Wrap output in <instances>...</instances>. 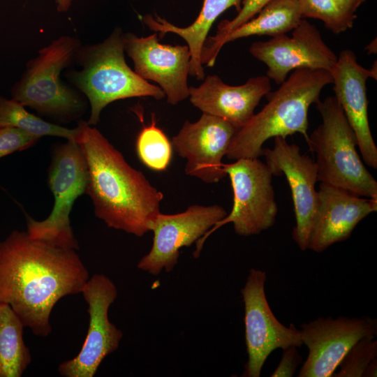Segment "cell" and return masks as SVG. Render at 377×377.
Wrapping results in <instances>:
<instances>
[{"mask_svg": "<svg viewBox=\"0 0 377 377\" xmlns=\"http://www.w3.org/2000/svg\"><path fill=\"white\" fill-rule=\"evenodd\" d=\"M309 350L298 377H331L350 348L366 337H376L377 320L368 316L318 318L301 325Z\"/></svg>", "mask_w": 377, "mask_h": 377, "instance_id": "obj_12", "label": "cell"}, {"mask_svg": "<svg viewBox=\"0 0 377 377\" xmlns=\"http://www.w3.org/2000/svg\"><path fill=\"white\" fill-rule=\"evenodd\" d=\"M225 119L207 113L185 121L171 142L172 149L186 159L184 172L207 184L216 183L227 175L222 159L237 131Z\"/></svg>", "mask_w": 377, "mask_h": 377, "instance_id": "obj_15", "label": "cell"}, {"mask_svg": "<svg viewBox=\"0 0 377 377\" xmlns=\"http://www.w3.org/2000/svg\"><path fill=\"white\" fill-rule=\"evenodd\" d=\"M272 0H242V7L237 15L230 20L221 21L217 27V32L213 36L207 37L211 40H217L232 29L254 17L256 15Z\"/></svg>", "mask_w": 377, "mask_h": 377, "instance_id": "obj_28", "label": "cell"}, {"mask_svg": "<svg viewBox=\"0 0 377 377\" xmlns=\"http://www.w3.org/2000/svg\"><path fill=\"white\" fill-rule=\"evenodd\" d=\"M87 165L75 140L56 145L48 168L47 184L54 198L50 215L36 221L27 215V233L34 239L67 249H79L70 221V214L78 197L85 193Z\"/></svg>", "mask_w": 377, "mask_h": 377, "instance_id": "obj_7", "label": "cell"}, {"mask_svg": "<svg viewBox=\"0 0 377 377\" xmlns=\"http://www.w3.org/2000/svg\"><path fill=\"white\" fill-rule=\"evenodd\" d=\"M223 170L231 182L232 207L195 242L194 258L200 256L207 238L226 223H232L235 233L244 237L258 235L275 223L278 207L272 184L273 174L267 164L258 158H245L223 163Z\"/></svg>", "mask_w": 377, "mask_h": 377, "instance_id": "obj_8", "label": "cell"}, {"mask_svg": "<svg viewBox=\"0 0 377 377\" xmlns=\"http://www.w3.org/2000/svg\"><path fill=\"white\" fill-rule=\"evenodd\" d=\"M79 40L64 36L40 49L11 91L12 99L39 113L73 119L83 112L81 98L60 79L62 70L77 56Z\"/></svg>", "mask_w": 377, "mask_h": 377, "instance_id": "obj_6", "label": "cell"}, {"mask_svg": "<svg viewBox=\"0 0 377 377\" xmlns=\"http://www.w3.org/2000/svg\"><path fill=\"white\" fill-rule=\"evenodd\" d=\"M81 293L88 305V331L78 354L59 365L58 372L64 377H93L102 361L118 348L123 337L108 318L109 308L118 294L113 281L103 274H95Z\"/></svg>", "mask_w": 377, "mask_h": 377, "instance_id": "obj_10", "label": "cell"}, {"mask_svg": "<svg viewBox=\"0 0 377 377\" xmlns=\"http://www.w3.org/2000/svg\"><path fill=\"white\" fill-rule=\"evenodd\" d=\"M226 215V209L219 205H192L174 214L160 212L151 229V249L137 267L154 276L162 270L172 272L178 263L180 249L196 242Z\"/></svg>", "mask_w": 377, "mask_h": 377, "instance_id": "obj_11", "label": "cell"}, {"mask_svg": "<svg viewBox=\"0 0 377 377\" xmlns=\"http://www.w3.org/2000/svg\"><path fill=\"white\" fill-rule=\"evenodd\" d=\"M376 61L371 68L360 65L354 52L342 50L330 71L333 90L343 113L353 130L358 149L364 162L377 168V147L371 135L369 118L366 82L369 77L376 80Z\"/></svg>", "mask_w": 377, "mask_h": 377, "instance_id": "obj_17", "label": "cell"}, {"mask_svg": "<svg viewBox=\"0 0 377 377\" xmlns=\"http://www.w3.org/2000/svg\"><path fill=\"white\" fill-rule=\"evenodd\" d=\"M40 138L16 127L0 126V158L24 150L36 144Z\"/></svg>", "mask_w": 377, "mask_h": 377, "instance_id": "obj_27", "label": "cell"}, {"mask_svg": "<svg viewBox=\"0 0 377 377\" xmlns=\"http://www.w3.org/2000/svg\"><path fill=\"white\" fill-rule=\"evenodd\" d=\"M157 36V32L145 37L125 34L124 51L133 62L134 71L156 82L167 102L176 105L189 96L190 50L187 45L161 44Z\"/></svg>", "mask_w": 377, "mask_h": 377, "instance_id": "obj_16", "label": "cell"}, {"mask_svg": "<svg viewBox=\"0 0 377 377\" xmlns=\"http://www.w3.org/2000/svg\"><path fill=\"white\" fill-rule=\"evenodd\" d=\"M377 359L374 360L366 369L363 377H376L377 375Z\"/></svg>", "mask_w": 377, "mask_h": 377, "instance_id": "obj_31", "label": "cell"}, {"mask_svg": "<svg viewBox=\"0 0 377 377\" xmlns=\"http://www.w3.org/2000/svg\"><path fill=\"white\" fill-rule=\"evenodd\" d=\"M302 18L320 20L334 34H339L353 27L356 15L342 11L333 0H299Z\"/></svg>", "mask_w": 377, "mask_h": 377, "instance_id": "obj_25", "label": "cell"}, {"mask_svg": "<svg viewBox=\"0 0 377 377\" xmlns=\"http://www.w3.org/2000/svg\"><path fill=\"white\" fill-rule=\"evenodd\" d=\"M77 56L82 68L72 74V82L87 97L90 117L87 123L95 126L101 112L113 101L134 98L165 97L158 86L140 77L126 64L124 34L116 29L103 42L80 48Z\"/></svg>", "mask_w": 377, "mask_h": 377, "instance_id": "obj_5", "label": "cell"}, {"mask_svg": "<svg viewBox=\"0 0 377 377\" xmlns=\"http://www.w3.org/2000/svg\"><path fill=\"white\" fill-rule=\"evenodd\" d=\"M136 151L141 162L153 170H165L171 161V142L156 126L154 115L151 124L144 126L137 137Z\"/></svg>", "mask_w": 377, "mask_h": 377, "instance_id": "obj_24", "label": "cell"}, {"mask_svg": "<svg viewBox=\"0 0 377 377\" xmlns=\"http://www.w3.org/2000/svg\"><path fill=\"white\" fill-rule=\"evenodd\" d=\"M266 75L249 78L244 84L231 86L216 75H209L198 87H189V101L193 106L230 123L237 129L253 116L261 98L271 91Z\"/></svg>", "mask_w": 377, "mask_h": 377, "instance_id": "obj_19", "label": "cell"}, {"mask_svg": "<svg viewBox=\"0 0 377 377\" xmlns=\"http://www.w3.org/2000/svg\"><path fill=\"white\" fill-rule=\"evenodd\" d=\"M57 10L61 12L66 11L72 2V0H55Z\"/></svg>", "mask_w": 377, "mask_h": 377, "instance_id": "obj_32", "label": "cell"}, {"mask_svg": "<svg viewBox=\"0 0 377 377\" xmlns=\"http://www.w3.org/2000/svg\"><path fill=\"white\" fill-rule=\"evenodd\" d=\"M242 1L203 0L198 16L191 24L185 27H177L156 14H147L142 20L149 29L160 33V37L166 33H173L184 39L191 53L189 75L202 80L205 79V72L200 57L209 31L218 17L227 9L235 7L238 12L242 7Z\"/></svg>", "mask_w": 377, "mask_h": 377, "instance_id": "obj_21", "label": "cell"}, {"mask_svg": "<svg viewBox=\"0 0 377 377\" xmlns=\"http://www.w3.org/2000/svg\"><path fill=\"white\" fill-rule=\"evenodd\" d=\"M332 83L329 71L306 68L294 70L267 103L234 135L226 156L236 161L262 156L263 144L275 137L286 138L299 133L309 141V107L320 100L322 89Z\"/></svg>", "mask_w": 377, "mask_h": 377, "instance_id": "obj_3", "label": "cell"}, {"mask_svg": "<svg viewBox=\"0 0 377 377\" xmlns=\"http://www.w3.org/2000/svg\"><path fill=\"white\" fill-rule=\"evenodd\" d=\"M0 126L16 127L40 138L50 135L75 141L80 133L79 126L68 128L47 122L28 112L18 102L3 96H0Z\"/></svg>", "mask_w": 377, "mask_h": 377, "instance_id": "obj_23", "label": "cell"}, {"mask_svg": "<svg viewBox=\"0 0 377 377\" xmlns=\"http://www.w3.org/2000/svg\"><path fill=\"white\" fill-rule=\"evenodd\" d=\"M314 223L308 249L321 253L334 243L347 239L356 226L377 210V199L353 195L320 183Z\"/></svg>", "mask_w": 377, "mask_h": 377, "instance_id": "obj_18", "label": "cell"}, {"mask_svg": "<svg viewBox=\"0 0 377 377\" xmlns=\"http://www.w3.org/2000/svg\"><path fill=\"white\" fill-rule=\"evenodd\" d=\"M24 327L10 306L0 303V377H20L31 362Z\"/></svg>", "mask_w": 377, "mask_h": 377, "instance_id": "obj_22", "label": "cell"}, {"mask_svg": "<svg viewBox=\"0 0 377 377\" xmlns=\"http://www.w3.org/2000/svg\"><path fill=\"white\" fill-rule=\"evenodd\" d=\"M257 15L217 40L207 37L201 52V64L213 66L219 51L228 43L255 35L273 37L285 34L303 19L299 0H272Z\"/></svg>", "mask_w": 377, "mask_h": 377, "instance_id": "obj_20", "label": "cell"}, {"mask_svg": "<svg viewBox=\"0 0 377 377\" xmlns=\"http://www.w3.org/2000/svg\"><path fill=\"white\" fill-rule=\"evenodd\" d=\"M316 104L322 123L309 135L307 145L316 156L318 181L377 199V182L357 151L355 133L337 99L327 96Z\"/></svg>", "mask_w": 377, "mask_h": 377, "instance_id": "obj_4", "label": "cell"}, {"mask_svg": "<svg viewBox=\"0 0 377 377\" xmlns=\"http://www.w3.org/2000/svg\"><path fill=\"white\" fill-rule=\"evenodd\" d=\"M250 54L267 67L266 76L281 84L288 74L297 68L325 69L330 71L337 56L325 43L316 27L302 19L288 36L281 34L265 41H256Z\"/></svg>", "mask_w": 377, "mask_h": 377, "instance_id": "obj_13", "label": "cell"}, {"mask_svg": "<svg viewBox=\"0 0 377 377\" xmlns=\"http://www.w3.org/2000/svg\"><path fill=\"white\" fill-rule=\"evenodd\" d=\"M344 13L355 15L356 10L366 0H333Z\"/></svg>", "mask_w": 377, "mask_h": 377, "instance_id": "obj_30", "label": "cell"}, {"mask_svg": "<svg viewBox=\"0 0 377 377\" xmlns=\"http://www.w3.org/2000/svg\"><path fill=\"white\" fill-rule=\"evenodd\" d=\"M77 139L86 160L85 193L96 216L109 227L137 237L151 231L163 194L132 168L103 135L87 121L78 123Z\"/></svg>", "mask_w": 377, "mask_h": 377, "instance_id": "obj_2", "label": "cell"}, {"mask_svg": "<svg viewBox=\"0 0 377 377\" xmlns=\"http://www.w3.org/2000/svg\"><path fill=\"white\" fill-rule=\"evenodd\" d=\"M282 350L281 361L271 377H292L302 362V357L296 346H289Z\"/></svg>", "mask_w": 377, "mask_h": 377, "instance_id": "obj_29", "label": "cell"}, {"mask_svg": "<svg viewBox=\"0 0 377 377\" xmlns=\"http://www.w3.org/2000/svg\"><path fill=\"white\" fill-rule=\"evenodd\" d=\"M366 337L357 341L348 351L334 373L336 377H363L369 364L377 359V341Z\"/></svg>", "mask_w": 377, "mask_h": 377, "instance_id": "obj_26", "label": "cell"}, {"mask_svg": "<svg viewBox=\"0 0 377 377\" xmlns=\"http://www.w3.org/2000/svg\"><path fill=\"white\" fill-rule=\"evenodd\" d=\"M376 44V39L375 41L373 40L369 43L367 47L366 50H367L368 54H376V46L374 47V45Z\"/></svg>", "mask_w": 377, "mask_h": 377, "instance_id": "obj_33", "label": "cell"}, {"mask_svg": "<svg viewBox=\"0 0 377 377\" xmlns=\"http://www.w3.org/2000/svg\"><path fill=\"white\" fill-rule=\"evenodd\" d=\"M272 149L263 148L262 156L273 175L285 176L290 186L295 217L292 237L302 251L308 249L310 234L316 214L318 194L317 167L300 147L286 138L275 137Z\"/></svg>", "mask_w": 377, "mask_h": 377, "instance_id": "obj_14", "label": "cell"}, {"mask_svg": "<svg viewBox=\"0 0 377 377\" xmlns=\"http://www.w3.org/2000/svg\"><path fill=\"white\" fill-rule=\"evenodd\" d=\"M266 272L251 268L241 290L244 304L245 342L248 360L242 376L259 377L270 353L289 346L303 345L301 331L291 323H280L272 311L265 292Z\"/></svg>", "mask_w": 377, "mask_h": 377, "instance_id": "obj_9", "label": "cell"}, {"mask_svg": "<svg viewBox=\"0 0 377 377\" xmlns=\"http://www.w3.org/2000/svg\"><path fill=\"white\" fill-rule=\"evenodd\" d=\"M89 278L77 250L32 239L27 231L13 230L0 241V303L36 336L50 334L54 305L81 293Z\"/></svg>", "mask_w": 377, "mask_h": 377, "instance_id": "obj_1", "label": "cell"}]
</instances>
